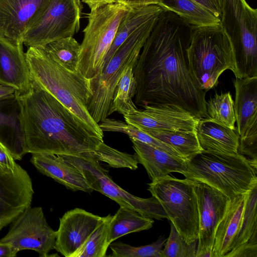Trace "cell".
I'll list each match as a JSON object with an SVG mask.
<instances>
[{
  "label": "cell",
  "mask_w": 257,
  "mask_h": 257,
  "mask_svg": "<svg viewBox=\"0 0 257 257\" xmlns=\"http://www.w3.org/2000/svg\"><path fill=\"white\" fill-rule=\"evenodd\" d=\"M192 30L174 13H162L133 69L138 106H175L199 119L207 116L206 92L197 87L189 70Z\"/></svg>",
  "instance_id": "6da1fadb"
},
{
  "label": "cell",
  "mask_w": 257,
  "mask_h": 257,
  "mask_svg": "<svg viewBox=\"0 0 257 257\" xmlns=\"http://www.w3.org/2000/svg\"><path fill=\"white\" fill-rule=\"evenodd\" d=\"M16 95L21 108L27 153L82 156L95 151L103 142L33 81L27 91L17 92Z\"/></svg>",
  "instance_id": "7a4b0ae2"
},
{
  "label": "cell",
  "mask_w": 257,
  "mask_h": 257,
  "mask_svg": "<svg viewBox=\"0 0 257 257\" xmlns=\"http://www.w3.org/2000/svg\"><path fill=\"white\" fill-rule=\"evenodd\" d=\"M31 80L66 107L91 133L103 140V132L89 114L91 80L56 62L42 48L29 47L25 53Z\"/></svg>",
  "instance_id": "3957f363"
},
{
  "label": "cell",
  "mask_w": 257,
  "mask_h": 257,
  "mask_svg": "<svg viewBox=\"0 0 257 257\" xmlns=\"http://www.w3.org/2000/svg\"><path fill=\"white\" fill-rule=\"evenodd\" d=\"M185 178L202 182L230 199L248 193L257 185V161L239 153L203 150L186 162Z\"/></svg>",
  "instance_id": "277c9868"
},
{
  "label": "cell",
  "mask_w": 257,
  "mask_h": 257,
  "mask_svg": "<svg viewBox=\"0 0 257 257\" xmlns=\"http://www.w3.org/2000/svg\"><path fill=\"white\" fill-rule=\"evenodd\" d=\"M187 56L194 83L206 92L217 85L219 77L225 70L235 72L233 47L220 24L193 27Z\"/></svg>",
  "instance_id": "5b68a950"
},
{
  "label": "cell",
  "mask_w": 257,
  "mask_h": 257,
  "mask_svg": "<svg viewBox=\"0 0 257 257\" xmlns=\"http://www.w3.org/2000/svg\"><path fill=\"white\" fill-rule=\"evenodd\" d=\"M159 17L134 32L119 47L100 73L90 79L92 95L87 105L92 118L98 124L110 115L115 87L127 67H135L140 52Z\"/></svg>",
  "instance_id": "8992f818"
},
{
  "label": "cell",
  "mask_w": 257,
  "mask_h": 257,
  "mask_svg": "<svg viewBox=\"0 0 257 257\" xmlns=\"http://www.w3.org/2000/svg\"><path fill=\"white\" fill-rule=\"evenodd\" d=\"M220 24L234 55L236 78L257 76V10L246 0H222Z\"/></svg>",
  "instance_id": "52a82bcc"
},
{
  "label": "cell",
  "mask_w": 257,
  "mask_h": 257,
  "mask_svg": "<svg viewBox=\"0 0 257 257\" xmlns=\"http://www.w3.org/2000/svg\"><path fill=\"white\" fill-rule=\"evenodd\" d=\"M128 9V6L116 2L88 14L78 63V70L86 78L91 79L101 71L118 26Z\"/></svg>",
  "instance_id": "ba28073f"
},
{
  "label": "cell",
  "mask_w": 257,
  "mask_h": 257,
  "mask_svg": "<svg viewBox=\"0 0 257 257\" xmlns=\"http://www.w3.org/2000/svg\"><path fill=\"white\" fill-rule=\"evenodd\" d=\"M148 185V191L160 203L183 239L187 243L197 240L199 217L193 181L168 175Z\"/></svg>",
  "instance_id": "9c48e42d"
},
{
  "label": "cell",
  "mask_w": 257,
  "mask_h": 257,
  "mask_svg": "<svg viewBox=\"0 0 257 257\" xmlns=\"http://www.w3.org/2000/svg\"><path fill=\"white\" fill-rule=\"evenodd\" d=\"M82 9L80 0H49L29 23L22 38L23 44L43 48L73 37L80 29Z\"/></svg>",
  "instance_id": "30bf717a"
},
{
  "label": "cell",
  "mask_w": 257,
  "mask_h": 257,
  "mask_svg": "<svg viewBox=\"0 0 257 257\" xmlns=\"http://www.w3.org/2000/svg\"><path fill=\"white\" fill-rule=\"evenodd\" d=\"M64 159L76 167L84 177L88 185L116 202L119 206L136 210L152 219L167 218V214L159 201L154 196L143 198L136 196L116 184L99 162L80 156H62Z\"/></svg>",
  "instance_id": "8fae6325"
},
{
  "label": "cell",
  "mask_w": 257,
  "mask_h": 257,
  "mask_svg": "<svg viewBox=\"0 0 257 257\" xmlns=\"http://www.w3.org/2000/svg\"><path fill=\"white\" fill-rule=\"evenodd\" d=\"M56 238V231L47 223L42 208L30 206L12 222L0 243L10 245L18 252L30 249L41 257H47L55 249Z\"/></svg>",
  "instance_id": "7c38bea8"
},
{
  "label": "cell",
  "mask_w": 257,
  "mask_h": 257,
  "mask_svg": "<svg viewBox=\"0 0 257 257\" xmlns=\"http://www.w3.org/2000/svg\"><path fill=\"white\" fill-rule=\"evenodd\" d=\"M234 109L239 136L238 153L257 161V76L236 78Z\"/></svg>",
  "instance_id": "4fadbf2b"
},
{
  "label": "cell",
  "mask_w": 257,
  "mask_h": 257,
  "mask_svg": "<svg viewBox=\"0 0 257 257\" xmlns=\"http://www.w3.org/2000/svg\"><path fill=\"white\" fill-rule=\"evenodd\" d=\"M193 183L199 217L196 257H212L216 230L230 199L205 183L196 181Z\"/></svg>",
  "instance_id": "5bb4252c"
},
{
  "label": "cell",
  "mask_w": 257,
  "mask_h": 257,
  "mask_svg": "<svg viewBox=\"0 0 257 257\" xmlns=\"http://www.w3.org/2000/svg\"><path fill=\"white\" fill-rule=\"evenodd\" d=\"M34 193L32 180L21 166L12 171L0 165V230L31 206Z\"/></svg>",
  "instance_id": "9a60e30c"
},
{
  "label": "cell",
  "mask_w": 257,
  "mask_h": 257,
  "mask_svg": "<svg viewBox=\"0 0 257 257\" xmlns=\"http://www.w3.org/2000/svg\"><path fill=\"white\" fill-rule=\"evenodd\" d=\"M103 217L76 208L60 218L55 249L65 257H76Z\"/></svg>",
  "instance_id": "2e32d148"
},
{
  "label": "cell",
  "mask_w": 257,
  "mask_h": 257,
  "mask_svg": "<svg viewBox=\"0 0 257 257\" xmlns=\"http://www.w3.org/2000/svg\"><path fill=\"white\" fill-rule=\"evenodd\" d=\"M125 121L142 130H195L200 120L189 112L172 106L147 105L123 116Z\"/></svg>",
  "instance_id": "e0dca14e"
},
{
  "label": "cell",
  "mask_w": 257,
  "mask_h": 257,
  "mask_svg": "<svg viewBox=\"0 0 257 257\" xmlns=\"http://www.w3.org/2000/svg\"><path fill=\"white\" fill-rule=\"evenodd\" d=\"M31 82L23 42L0 36V83L22 93L30 88Z\"/></svg>",
  "instance_id": "ac0fdd59"
},
{
  "label": "cell",
  "mask_w": 257,
  "mask_h": 257,
  "mask_svg": "<svg viewBox=\"0 0 257 257\" xmlns=\"http://www.w3.org/2000/svg\"><path fill=\"white\" fill-rule=\"evenodd\" d=\"M49 0H0V36L22 41L32 19Z\"/></svg>",
  "instance_id": "d6986e66"
},
{
  "label": "cell",
  "mask_w": 257,
  "mask_h": 257,
  "mask_svg": "<svg viewBox=\"0 0 257 257\" xmlns=\"http://www.w3.org/2000/svg\"><path fill=\"white\" fill-rule=\"evenodd\" d=\"M0 142L15 160L27 154L21 108L16 94L0 99Z\"/></svg>",
  "instance_id": "ffe728a7"
},
{
  "label": "cell",
  "mask_w": 257,
  "mask_h": 257,
  "mask_svg": "<svg viewBox=\"0 0 257 257\" xmlns=\"http://www.w3.org/2000/svg\"><path fill=\"white\" fill-rule=\"evenodd\" d=\"M32 154L31 162L39 171L67 189L88 193L93 191L81 172L62 156L50 153Z\"/></svg>",
  "instance_id": "44dd1931"
},
{
  "label": "cell",
  "mask_w": 257,
  "mask_h": 257,
  "mask_svg": "<svg viewBox=\"0 0 257 257\" xmlns=\"http://www.w3.org/2000/svg\"><path fill=\"white\" fill-rule=\"evenodd\" d=\"M130 140L138 163L144 167L152 182L171 172L182 174L186 170V162L182 158L149 144Z\"/></svg>",
  "instance_id": "7402d4cb"
},
{
  "label": "cell",
  "mask_w": 257,
  "mask_h": 257,
  "mask_svg": "<svg viewBox=\"0 0 257 257\" xmlns=\"http://www.w3.org/2000/svg\"><path fill=\"white\" fill-rule=\"evenodd\" d=\"M203 150L237 154L239 136L231 129L209 118L200 119L195 129Z\"/></svg>",
  "instance_id": "603a6c76"
},
{
  "label": "cell",
  "mask_w": 257,
  "mask_h": 257,
  "mask_svg": "<svg viewBox=\"0 0 257 257\" xmlns=\"http://www.w3.org/2000/svg\"><path fill=\"white\" fill-rule=\"evenodd\" d=\"M245 197L246 194L240 195L230 199L216 230L212 257H223L231 250L241 223Z\"/></svg>",
  "instance_id": "cb8c5ba5"
},
{
  "label": "cell",
  "mask_w": 257,
  "mask_h": 257,
  "mask_svg": "<svg viewBox=\"0 0 257 257\" xmlns=\"http://www.w3.org/2000/svg\"><path fill=\"white\" fill-rule=\"evenodd\" d=\"M164 11L158 4L129 7L118 26L102 69L108 63L119 47L134 32L150 21L159 17Z\"/></svg>",
  "instance_id": "d4e9b609"
},
{
  "label": "cell",
  "mask_w": 257,
  "mask_h": 257,
  "mask_svg": "<svg viewBox=\"0 0 257 257\" xmlns=\"http://www.w3.org/2000/svg\"><path fill=\"white\" fill-rule=\"evenodd\" d=\"M158 5L193 27L214 26L220 23L218 18L193 0H160Z\"/></svg>",
  "instance_id": "484cf974"
},
{
  "label": "cell",
  "mask_w": 257,
  "mask_h": 257,
  "mask_svg": "<svg viewBox=\"0 0 257 257\" xmlns=\"http://www.w3.org/2000/svg\"><path fill=\"white\" fill-rule=\"evenodd\" d=\"M154 221L133 209L120 206L110 221L108 242L109 244L126 234L152 227Z\"/></svg>",
  "instance_id": "4316f807"
},
{
  "label": "cell",
  "mask_w": 257,
  "mask_h": 257,
  "mask_svg": "<svg viewBox=\"0 0 257 257\" xmlns=\"http://www.w3.org/2000/svg\"><path fill=\"white\" fill-rule=\"evenodd\" d=\"M142 131L172 147L186 162L203 151L195 130Z\"/></svg>",
  "instance_id": "83f0119b"
},
{
  "label": "cell",
  "mask_w": 257,
  "mask_h": 257,
  "mask_svg": "<svg viewBox=\"0 0 257 257\" xmlns=\"http://www.w3.org/2000/svg\"><path fill=\"white\" fill-rule=\"evenodd\" d=\"M133 69V66L125 68L116 85L110 110L111 114L117 111L124 116L138 110L133 101L137 93Z\"/></svg>",
  "instance_id": "f1b7e54d"
},
{
  "label": "cell",
  "mask_w": 257,
  "mask_h": 257,
  "mask_svg": "<svg viewBox=\"0 0 257 257\" xmlns=\"http://www.w3.org/2000/svg\"><path fill=\"white\" fill-rule=\"evenodd\" d=\"M42 48L63 67L73 72L79 70L80 44L73 37L54 41Z\"/></svg>",
  "instance_id": "f546056e"
},
{
  "label": "cell",
  "mask_w": 257,
  "mask_h": 257,
  "mask_svg": "<svg viewBox=\"0 0 257 257\" xmlns=\"http://www.w3.org/2000/svg\"><path fill=\"white\" fill-rule=\"evenodd\" d=\"M256 202L257 185L246 194L241 223L233 240L231 250L247 242L251 237L257 236Z\"/></svg>",
  "instance_id": "4dcf8cb0"
},
{
  "label": "cell",
  "mask_w": 257,
  "mask_h": 257,
  "mask_svg": "<svg viewBox=\"0 0 257 257\" xmlns=\"http://www.w3.org/2000/svg\"><path fill=\"white\" fill-rule=\"evenodd\" d=\"M103 132L122 133L127 135L130 139L153 146L171 155L179 157V154L170 146L156 139L139 128L120 120L105 118L99 124Z\"/></svg>",
  "instance_id": "1f68e13d"
},
{
  "label": "cell",
  "mask_w": 257,
  "mask_h": 257,
  "mask_svg": "<svg viewBox=\"0 0 257 257\" xmlns=\"http://www.w3.org/2000/svg\"><path fill=\"white\" fill-rule=\"evenodd\" d=\"M207 115L212 120L235 130L234 101L230 92L216 94L206 102Z\"/></svg>",
  "instance_id": "d6a6232c"
},
{
  "label": "cell",
  "mask_w": 257,
  "mask_h": 257,
  "mask_svg": "<svg viewBox=\"0 0 257 257\" xmlns=\"http://www.w3.org/2000/svg\"><path fill=\"white\" fill-rule=\"evenodd\" d=\"M110 214L103 217L101 223L91 234L76 257H104L110 244L108 234Z\"/></svg>",
  "instance_id": "836d02e7"
},
{
  "label": "cell",
  "mask_w": 257,
  "mask_h": 257,
  "mask_svg": "<svg viewBox=\"0 0 257 257\" xmlns=\"http://www.w3.org/2000/svg\"><path fill=\"white\" fill-rule=\"evenodd\" d=\"M167 238L160 236L158 240L151 244L133 246L118 241L112 242L109 246L111 250L110 257H162V251Z\"/></svg>",
  "instance_id": "e575fe53"
},
{
  "label": "cell",
  "mask_w": 257,
  "mask_h": 257,
  "mask_svg": "<svg viewBox=\"0 0 257 257\" xmlns=\"http://www.w3.org/2000/svg\"><path fill=\"white\" fill-rule=\"evenodd\" d=\"M98 162H103L113 168H127L135 170L138 162L135 155L120 152L102 142L96 150L88 157Z\"/></svg>",
  "instance_id": "d590c367"
},
{
  "label": "cell",
  "mask_w": 257,
  "mask_h": 257,
  "mask_svg": "<svg viewBox=\"0 0 257 257\" xmlns=\"http://www.w3.org/2000/svg\"><path fill=\"white\" fill-rule=\"evenodd\" d=\"M171 230L164 248L162 257H196L197 240L187 243L170 222Z\"/></svg>",
  "instance_id": "8d00e7d4"
},
{
  "label": "cell",
  "mask_w": 257,
  "mask_h": 257,
  "mask_svg": "<svg viewBox=\"0 0 257 257\" xmlns=\"http://www.w3.org/2000/svg\"><path fill=\"white\" fill-rule=\"evenodd\" d=\"M223 257H257V243L248 241L230 250Z\"/></svg>",
  "instance_id": "74e56055"
},
{
  "label": "cell",
  "mask_w": 257,
  "mask_h": 257,
  "mask_svg": "<svg viewBox=\"0 0 257 257\" xmlns=\"http://www.w3.org/2000/svg\"><path fill=\"white\" fill-rule=\"evenodd\" d=\"M0 165L6 169L14 171L18 166L10 152L0 142Z\"/></svg>",
  "instance_id": "f35d334b"
},
{
  "label": "cell",
  "mask_w": 257,
  "mask_h": 257,
  "mask_svg": "<svg viewBox=\"0 0 257 257\" xmlns=\"http://www.w3.org/2000/svg\"><path fill=\"white\" fill-rule=\"evenodd\" d=\"M208 10L220 20L222 16V0H193Z\"/></svg>",
  "instance_id": "ab89813d"
},
{
  "label": "cell",
  "mask_w": 257,
  "mask_h": 257,
  "mask_svg": "<svg viewBox=\"0 0 257 257\" xmlns=\"http://www.w3.org/2000/svg\"><path fill=\"white\" fill-rule=\"evenodd\" d=\"M116 1L128 7L158 4L160 3V0H116Z\"/></svg>",
  "instance_id": "60d3db41"
},
{
  "label": "cell",
  "mask_w": 257,
  "mask_h": 257,
  "mask_svg": "<svg viewBox=\"0 0 257 257\" xmlns=\"http://www.w3.org/2000/svg\"><path fill=\"white\" fill-rule=\"evenodd\" d=\"M18 252L10 245L0 243V257H14Z\"/></svg>",
  "instance_id": "b9f144b4"
},
{
  "label": "cell",
  "mask_w": 257,
  "mask_h": 257,
  "mask_svg": "<svg viewBox=\"0 0 257 257\" xmlns=\"http://www.w3.org/2000/svg\"><path fill=\"white\" fill-rule=\"evenodd\" d=\"M87 5L90 10H94L105 5L116 3V0H82Z\"/></svg>",
  "instance_id": "7bdbcfd3"
},
{
  "label": "cell",
  "mask_w": 257,
  "mask_h": 257,
  "mask_svg": "<svg viewBox=\"0 0 257 257\" xmlns=\"http://www.w3.org/2000/svg\"><path fill=\"white\" fill-rule=\"evenodd\" d=\"M16 92L15 88L0 83V99L14 96Z\"/></svg>",
  "instance_id": "ee69618b"
}]
</instances>
